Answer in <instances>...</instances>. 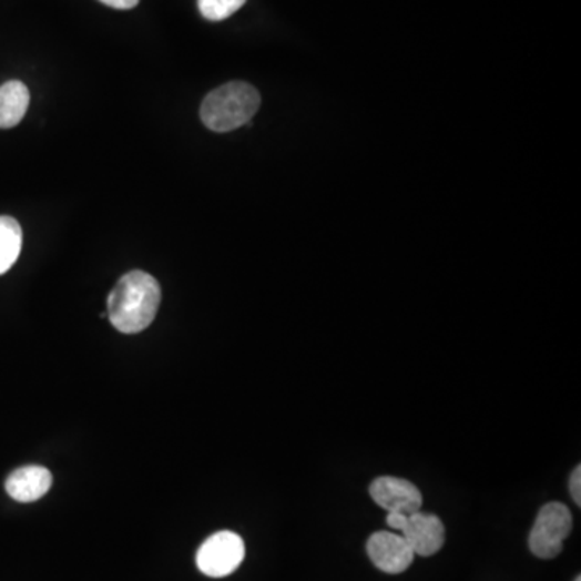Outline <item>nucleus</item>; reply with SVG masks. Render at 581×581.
I'll return each mask as SVG.
<instances>
[{"mask_svg":"<svg viewBox=\"0 0 581 581\" xmlns=\"http://www.w3.org/2000/svg\"><path fill=\"white\" fill-rule=\"evenodd\" d=\"M52 487V473L45 467L27 466L10 473L6 490L19 502H34L48 495Z\"/></svg>","mask_w":581,"mask_h":581,"instance_id":"8","label":"nucleus"},{"mask_svg":"<svg viewBox=\"0 0 581 581\" xmlns=\"http://www.w3.org/2000/svg\"><path fill=\"white\" fill-rule=\"evenodd\" d=\"M105 6L112 7L116 10H130L140 3V0H101Z\"/></svg>","mask_w":581,"mask_h":581,"instance_id":"13","label":"nucleus"},{"mask_svg":"<svg viewBox=\"0 0 581 581\" xmlns=\"http://www.w3.org/2000/svg\"><path fill=\"white\" fill-rule=\"evenodd\" d=\"M244 3L246 0H197L202 17L211 21L230 19Z\"/></svg>","mask_w":581,"mask_h":581,"instance_id":"11","label":"nucleus"},{"mask_svg":"<svg viewBox=\"0 0 581 581\" xmlns=\"http://www.w3.org/2000/svg\"><path fill=\"white\" fill-rule=\"evenodd\" d=\"M399 531L412 548L414 554L421 558H430L445 544V526L434 513H424L420 510L409 513Z\"/></svg>","mask_w":581,"mask_h":581,"instance_id":"6","label":"nucleus"},{"mask_svg":"<svg viewBox=\"0 0 581 581\" xmlns=\"http://www.w3.org/2000/svg\"><path fill=\"white\" fill-rule=\"evenodd\" d=\"M575 581H581L580 577H577V580Z\"/></svg>","mask_w":581,"mask_h":581,"instance_id":"15","label":"nucleus"},{"mask_svg":"<svg viewBox=\"0 0 581 581\" xmlns=\"http://www.w3.org/2000/svg\"><path fill=\"white\" fill-rule=\"evenodd\" d=\"M261 108V94L243 81L223 84L207 94L201 105V119L208 130L228 133L249 125Z\"/></svg>","mask_w":581,"mask_h":581,"instance_id":"2","label":"nucleus"},{"mask_svg":"<svg viewBox=\"0 0 581 581\" xmlns=\"http://www.w3.org/2000/svg\"><path fill=\"white\" fill-rule=\"evenodd\" d=\"M246 548L243 538L233 531H218L202 543L196 563L204 575L223 579L232 575L243 562Z\"/></svg>","mask_w":581,"mask_h":581,"instance_id":"4","label":"nucleus"},{"mask_svg":"<svg viewBox=\"0 0 581 581\" xmlns=\"http://www.w3.org/2000/svg\"><path fill=\"white\" fill-rule=\"evenodd\" d=\"M572 513L561 502H549L538 513L530 533L531 552L540 559H554L561 554L563 541L572 531Z\"/></svg>","mask_w":581,"mask_h":581,"instance_id":"3","label":"nucleus"},{"mask_svg":"<svg viewBox=\"0 0 581 581\" xmlns=\"http://www.w3.org/2000/svg\"><path fill=\"white\" fill-rule=\"evenodd\" d=\"M161 296V286L154 276L141 271L126 273L110 293V322L125 335L144 332L157 315Z\"/></svg>","mask_w":581,"mask_h":581,"instance_id":"1","label":"nucleus"},{"mask_svg":"<svg viewBox=\"0 0 581 581\" xmlns=\"http://www.w3.org/2000/svg\"><path fill=\"white\" fill-rule=\"evenodd\" d=\"M23 244L20 223L12 217H0V275L10 271L19 261Z\"/></svg>","mask_w":581,"mask_h":581,"instance_id":"10","label":"nucleus"},{"mask_svg":"<svg viewBox=\"0 0 581 581\" xmlns=\"http://www.w3.org/2000/svg\"><path fill=\"white\" fill-rule=\"evenodd\" d=\"M30 90L21 81H9L0 86V128L19 125L30 108Z\"/></svg>","mask_w":581,"mask_h":581,"instance_id":"9","label":"nucleus"},{"mask_svg":"<svg viewBox=\"0 0 581 581\" xmlns=\"http://www.w3.org/2000/svg\"><path fill=\"white\" fill-rule=\"evenodd\" d=\"M570 492H572L573 501L581 504V467H577L575 472L570 478Z\"/></svg>","mask_w":581,"mask_h":581,"instance_id":"12","label":"nucleus"},{"mask_svg":"<svg viewBox=\"0 0 581 581\" xmlns=\"http://www.w3.org/2000/svg\"><path fill=\"white\" fill-rule=\"evenodd\" d=\"M407 516H409V513L389 512L386 523H388V527L393 528V530L399 531L400 528H402L404 522H406Z\"/></svg>","mask_w":581,"mask_h":581,"instance_id":"14","label":"nucleus"},{"mask_svg":"<svg viewBox=\"0 0 581 581\" xmlns=\"http://www.w3.org/2000/svg\"><path fill=\"white\" fill-rule=\"evenodd\" d=\"M367 552L377 569L391 575L406 572L416 558L402 534L393 531H377L371 534L367 543Z\"/></svg>","mask_w":581,"mask_h":581,"instance_id":"5","label":"nucleus"},{"mask_svg":"<svg viewBox=\"0 0 581 581\" xmlns=\"http://www.w3.org/2000/svg\"><path fill=\"white\" fill-rule=\"evenodd\" d=\"M370 496L388 512L414 513L421 508V492L404 478L380 477L370 485Z\"/></svg>","mask_w":581,"mask_h":581,"instance_id":"7","label":"nucleus"}]
</instances>
